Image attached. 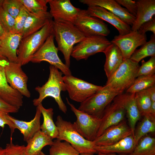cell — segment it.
<instances>
[{
  "instance_id": "6da1fadb",
  "label": "cell",
  "mask_w": 155,
  "mask_h": 155,
  "mask_svg": "<svg viewBox=\"0 0 155 155\" xmlns=\"http://www.w3.org/2000/svg\"><path fill=\"white\" fill-rule=\"evenodd\" d=\"M53 34L58 49L63 55L65 64L69 68L70 57L74 45L86 37L74 24L64 21H53Z\"/></svg>"
},
{
  "instance_id": "7a4b0ae2",
  "label": "cell",
  "mask_w": 155,
  "mask_h": 155,
  "mask_svg": "<svg viewBox=\"0 0 155 155\" xmlns=\"http://www.w3.org/2000/svg\"><path fill=\"white\" fill-rule=\"evenodd\" d=\"M49 78L46 82L42 86H38L35 88L38 93L39 96L33 100V104L37 106L42 103L46 97H51L57 104L59 109L65 114L67 111V107L60 94L61 91H66L63 80V74L57 68L51 65L49 66Z\"/></svg>"
},
{
  "instance_id": "3957f363",
  "label": "cell",
  "mask_w": 155,
  "mask_h": 155,
  "mask_svg": "<svg viewBox=\"0 0 155 155\" xmlns=\"http://www.w3.org/2000/svg\"><path fill=\"white\" fill-rule=\"evenodd\" d=\"M53 27L52 19L39 31L22 38L17 50L18 63L22 66L30 62L33 55L53 33Z\"/></svg>"
},
{
  "instance_id": "277c9868",
  "label": "cell",
  "mask_w": 155,
  "mask_h": 155,
  "mask_svg": "<svg viewBox=\"0 0 155 155\" xmlns=\"http://www.w3.org/2000/svg\"><path fill=\"white\" fill-rule=\"evenodd\" d=\"M58 131L57 138L69 143L80 154L97 153L94 142L85 139L77 131L73 123L63 119L58 115L55 123Z\"/></svg>"
},
{
  "instance_id": "5b68a950",
  "label": "cell",
  "mask_w": 155,
  "mask_h": 155,
  "mask_svg": "<svg viewBox=\"0 0 155 155\" xmlns=\"http://www.w3.org/2000/svg\"><path fill=\"white\" fill-rule=\"evenodd\" d=\"M139 63L129 59H123L118 68L108 79L105 85L110 90L123 93L133 84L140 67Z\"/></svg>"
},
{
  "instance_id": "8992f818",
  "label": "cell",
  "mask_w": 155,
  "mask_h": 155,
  "mask_svg": "<svg viewBox=\"0 0 155 155\" xmlns=\"http://www.w3.org/2000/svg\"><path fill=\"white\" fill-rule=\"evenodd\" d=\"M119 94L104 85L96 93L80 103L79 110L101 119L106 107Z\"/></svg>"
},
{
  "instance_id": "52a82bcc",
  "label": "cell",
  "mask_w": 155,
  "mask_h": 155,
  "mask_svg": "<svg viewBox=\"0 0 155 155\" xmlns=\"http://www.w3.org/2000/svg\"><path fill=\"white\" fill-rule=\"evenodd\" d=\"M54 38L53 33L50 35L33 55L30 62L40 63L43 61H46L59 69L64 75H72L69 68L62 62L58 55L59 50L55 44Z\"/></svg>"
},
{
  "instance_id": "ba28073f",
  "label": "cell",
  "mask_w": 155,
  "mask_h": 155,
  "mask_svg": "<svg viewBox=\"0 0 155 155\" xmlns=\"http://www.w3.org/2000/svg\"><path fill=\"white\" fill-rule=\"evenodd\" d=\"M67 104L76 117L73 124L78 133L86 140L94 141L97 137L101 123V119L97 118L77 109L67 98Z\"/></svg>"
},
{
  "instance_id": "9c48e42d",
  "label": "cell",
  "mask_w": 155,
  "mask_h": 155,
  "mask_svg": "<svg viewBox=\"0 0 155 155\" xmlns=\"http://www.w3.org/2000/svg\"><path fill=\"white\" fill-rule=\"evenodd\" d=\"M111 42L105 37L94 36L86 37L74 46L71 56L77 61L86 60L97 53H103Z\"/></svg>"
},
{
  "instance_id": "30bf717a",
  "label": "cell",
  "mask_w": 155,
  "mask_h": 155,
  "mask_svg": "<svg viewBox=\"0 0 155 155\" xmlns=\"http://www.w3.org/2000/svg\"><path fill=\"white\" fill-rule=\"evenodd\" d=\"M63 78L69 98L80 103L96 93L102 87L72 75H64Z\"/></svg>"
},
{
  "instance_id": "8fae6325",
  "label": "cell",
  "mask_w": 155,
  "mask_h": 155,
  "mask_svg": "<svg viewBox=\"0 0 155 155\" xmlns=\"http://www.w3.org/2000/svg\"><path fill=\"white\" fill-rule=\"evenodd\" d=\"M74 24L86 37H106L110 32L107 25L100 19L89 15L86 10H81Z\"/></svg>"
},
{
  "instance_id": "7c38bea8",
  "label": "cell",
  "mask_w": 155,
  "mask_h": 155,
  "mask_svg": "<svg viewBox=\"0 0 155 155\" xmlns=\"http://www.w3.org/2000/svg\"><path fill=\"white\" fill-rule=\"evenodd\" d=\"M126 113L122 94H121L115 97L105 109L101 118V123L97 137L100 135L109 127L124 120Z\"/></svg>"
},
{
  "instance_id": "4fadbf2b",
  "label": "cell",
  "mask_w": 155,
  "mask_h": 155,
  "mask_svg": "<svg viewBox=\"0 0 155 155\" xmlns=\"http://www.w3.org/2000/svg\"><path fill=\"white\" fill-rule=\"evenodd\" d=\"M147 40L146 34L131 31L125 35L115 36L111 42L119 48L123 59H129L136 48L145 44Z\"/></svg>"
},
{
  "instance_id": "5bb4252c",
  "label": "cell",
  "mask_w": 155,
  "mask_h": 155,
  "mask_svg": "<svg viewBox=\"0 0 155 155\" xmlns=\"http://www.w3.org/2000/svg\"><path fill=\"white\" fill-rule=\"evenodd\" d=\"M22 66L18 63L9 61L5 68L6 78L12 88L23 96L29 98L31 94L27 88L28 77L22 70Z\"/></svg>"
},
{
  "instance_id": "9a60e30c",
  "label": "cell",
  "mask_w": 155,
  "mask_h": 155,
  "mask_svg": "<svg viewBox=\"0 0 155 155\" xmlns=\"http://www.w3.org/2000/svg\"><path fill=\"white\" fill-rule=\"evenodd\" d=\"M49 12L55 22L64 21L74 24L81 9L73 6L69 0H48Z\"/></svg>"
},
{
  "instance_id": "2e32d148",
  "label": "cell",
  "mask_w": 155,
  "mask_h": 155,
  "mask_svg": "<svg viewBox=\"0 0 155 155\" xmlns=\"http://www.w3.org/2000/svg\"><path fill=\"white\" fill-rule=\"evenodd\" d=\"M131 135H132V131L126 121L123 120L108 128L93 141L96 146L110 145Z\"/></svg>"
},
{
  "instance_id": "e0dca14e",
  "label": "cell",
  "mask_w": 155,
  "mask_h": 155,
  "mask_svg": "<svg viewBox=\"0 0 155 155\" xmlns=\"http://www.w3.org/2000/svg\"><path fill=\"white\" fill-rule=\"evenodd\" d=\"M9 61L0 54V96L8 104L19 109L23 104V96L12 88L6 80L5 67Z\"/></svg>"
},
{
  "instance_id": "ac0fdd59",
  "label": "cell",
  "mask_w": 155,
  "mask_h": 155,
  "mask_svg": "<svg viewBox=\"0 0 155 155\" xmlns=\"http://www.w3.org/2000/svg\"><path fill=\"white\" fill-rule=\"evenodd\" d=\"M86 10L89 15L105 21L112 25L118 30L120 35H125L131 31V26L103 7L96 6H89Z\"/></svg>"
},
{
  "instance_id": "d6986e66",
  "label": "cell",
  "mask_w": 155,
  "mask_h": 155,
  "mask_svg": "<svg viewBox=\"0 0 155 155\" xmlns=\"http://www.w3.org/2000/svg\"><path fill=\"white\" fill-rule=\"evenodd\" d=\"M88 6H96L103 7L120 18L128 25L132 26L135 16L130 14L115 0H80Z\"/></svg>"
},
{
  "instance_id": "ffe728a7",
  "label": "cell",
  "mask_w": 155,
  "mask_h": 155,
  "mask_svg": "<svg viewBox=\"0 0 155 155\" xmlns=\"http://www.w3.org/2000/svg\"><path fill=\"white\" fill-rule=\"evenodd\" d=\"M22 38L21 34L6 32L0 38V54L10 62L18 63L17 50Z\"/></svg>"
},
{
  "instance_id": "44dd1931",
  "label": "cell",
  "mask_w": 155,
  "mask_h": 155,
  "mask_svg": "<svg viewBox=\"0 0 155 155\" xmlns=\"http://www.w3.org/2000/svg\"><path fill=\"white\" fill-rule=\"evenodd\" d=\"M41 115V112L37 106L34 117L30 121L18 120L10 116L9 114L8 115V118L13 123L16 129L20 131L23 135L24 140L27 142L40 130Z\"/></svg>"
},
{
  "instance_id": "7402d4cb",
  "label": "cell",
  "mask_w": 155,
  "mask_h": 155,
  "mask_svg": "<svg viewBox=\"0 0 155 155\" xmlns=\"http://www.w3.org/2000/svg\"><path fill=\"white\" fill-rule=\"evenodd\" d=\"M136 3L135 19L131 27L133 31H138L143 24L151 20L155 14V0H139Z\"/></svg>"
},
{
  "instance_id": "603a6c76",
  "label": "cell",
  "mask_w": 155,
  "mask_h": 155,
  "mask_svg": "<svg viewBox=\"0 0 155 155\" xmlns=\"http://www.w3.org/2000/svg\"><path fill=\"white\" fill-rule=\"evenodd\" d=\"M136 145L133 136L131 135L113 144L106 146H96L95 149L97 153L130 154Z\"/></svg>"
},
{
  "instance_id": "cb8c5ba5",
  "label": "cell",
  "mask_w": 155,
  "mask_h": 155,
  "mask_svg": "<svg viewBox=\"0 0 155 155\" xmlns=\"http://www.w3.org/2000/svg\"><path fill=\"white\" fill-rule=\"evenodd\" d=\"M103 53L106 56L104 69L107 79L115 72L123 60L122 53L119 48L112 43Z\"/></svg>"
},
{
  "instance_id": "d4e9b609",
  "label": "cell",
  "mask_w": 155,
  "mask_h": 155,
  "mask_svg": "<svg viewBox=\"0 0 155 155\" xmlns=\"http://www.w3.org/2000/svg\"><path fill=\"white\" fill-rule=\"evenodd\" d=\"M52 19L49 12L47 11L38 14L30 12L21 34L22 38L39 31Z\"/></svg>"
},
{
  "instance_id": "484cf974",
  "label": "cell",
  "mask_w": 155,
  "mask_h": 155,
  "mask_svg": "<svg viewBox=\"0 0 155 155\" xmlns=\"http://www.w3.org/2000/svg\"><path fill=\"white\" fill-rule=\"evenodd\" d=\"M123 103L128 119L129 127L134 136L135 125L141 116L136 102L135 93L122 94Z\"/></svg>"
},
{
  "instance_id": "4316f807",
  "label": "cell",
  "mask_w": 155,
  "mask_h": 155,
  "mask_svg": "<svg viewBox=\"0 0 155 155\" xmlns=\"http://www.w3.org/2000/svg\"><path fill=\"white\" fill-rule=\"evenodd\" d=\"M37 106L43 118V123L40 126V131L52 140L57 139L58 135V131L53 120V108H46L43 106L42 103L40 104Z\"/></svg>"
},
{
  "instance_id": "83f0119b",
  "label": "cell",
  "mask_w": 155,
  "mask_h": 155,
  "mask_svg": "<svg viewBox=\"0 0 155 155\" xmlns=\"http://www.w3.org/2000/svg\"><path fill=\"white\" fill-rule=\"evenodd\" d=\"M53 142L51 138L40 130L26 142V155H35L41 152L45 146L47 145L51 146Z\"/></svg>"
},
{
  "instance_id": "f1b7e54d",
  "label": "cell",
  "mask_w": 155,
  "mask_h": 155,
  "mask_svg": "<svg viewBox=\"0 0 155 155\" xmlns=\"http://www.w3.org/2000/svg\"><path fill=\"white\" fill-rule=\"evenodd\" d=\"M155 56V35H151L149 41L146 42L138 49H136L130 59L139 63L144 58Z\"/></svg>"
},
{
  "instance_id": "f546056e",
  "label": "cell",
  "mask_w": 155,
  "mask_h": 155,
  "mask_svg": "<svg viewBox=\"0 0 155 155\" xmlns=\"http://www.w3.org/2000/svg\"><path fill=\"white\" fill-rule=\"evenodd\" d=\"M130 155H155V138L145 135L138 141Z\"/></svg>"
},
{
  "instance_id": "4dcf8cb0",
  "label": "cell",
  "mask_w": 155,
  "mask_h": 155,
  "mask_svg": "<svg viewBox=\"0 0 155 155\" xmlns=\"http://www.w3.org/2000/svg\"><path fill=\"white\" fill-rule=\"evenodd\" d=\"M49 149V155H80V154L69 142L56 139Z\"/></svg>"
},
{
  "instance_id": "1f68e13d",
  "label": "cell",
  "mask_w": 155,
  "mask_h": 155,
  "mask_svg": "<svg viewBox=\"0 0 155 155\" xmlns=\"http://www.w3.org/2000/svg\"><path fill=\"white\" fill-rule=\"evenodd\" d=\"M155 86V74L151 76H141L137 77L126 92L135 93Z\"/></svg>"
},
{
  "instance_id": "d6a6232c",
  "label": "cell",
  "mask_w": 155,
  "mask_h": 155,
  "mask_svg": "<svg viewBox=\"0 0 155 155\" xmlns=\"http://www.w3.org/2000/svg\"><path fill=\"white\" fill-rule=\"evenodd\" d=\"M135 98L141 116L150 117L155 120L150 114L152 101L146 90L135 93Z\"/></svg>"
},
{
  "instance_id": "836d02e7",
  "label": "cell",
  "mask_w": 155,
  "mask_h": 155,
  "mask_svg": "<svg viewBox=\"0 0 155 155\" xmlns=\"http://www.w3.org/2000/svg\"><path fill=\"white\" fill-rule=\"evenodd\" d=\"M155 131V120L150 117H144L134 132L133 137L137 144L142 137Z\"/></svg>"
},
{
  "instance_id": "e575fe53",
  "label": "cell",
  "mask_w": 155,
  "mask_h": 155,
  "mask_svg": "<svg viewBox=\"0 0 155 155\" xmlns=\"http://www.w3.org/2000/svg\"><path fill=\"white\" fill-rule=\"evenodd\" d=\"M29 12L38 14L47 11L48 0H20Z\"/></svg>"
},
{
  "instance_id": "d590c367",
  "label": "cell",
  "mask_w": 155,
  "mask_h": 155,
  "mask_svg": "<svg viewBox=\"0 0 155 155\" xmlns=\"http://www.w3.org/2000/svg\"><path fill=\"white\" fill-rule=\"evenodd\" d=\"M23 6L20 0H3L2 5L3 8L15 19Z\"/></svg>"
},
{
  "instance_id": "8d00e7d4",
  "label": "cell",
  "mask_w": 155,
  "mask_h": 155,
  "mask_svg": "<svg viewBox=\"0 0 155 155\" xmlns=\"http://www.w3.org/2000/svg\"><path fill=\"white\" fill-rule=\"evenodd\" d=\"M141 63V65L140 66L137 73V77L141 76H151L155 74V56L151 57L147 61L142 59Z\"/></svg>"
},
{
  "instance_id": "74e56055",
  "label": "cell",
  "mask_w": 155,
  "mask_h": 155,
  "mask_svg": "<svg viewBox=\"0 0 155 155\" xmlns=\"http://www.w3.org/2000/svg\"><path fill=\"white\" fill-rule=\"evenodd\" d=\"M15 19L0 7V24L5 32H11L14 28Z\"/></svg>"
},
{
  "instance_id": "f35d334b",
  "label": "cell",
  "mask_w": 155,
  "mask_h": 155,
  "mask_svg": "<svg viewBox=\"0 0 155 155\" xmlns=\"http://www.w3.org/2000/svg\"><path fill=\"white\" fill-rule=\"evenodd\" d=\"M30 12L24 5L17 16L15 18V23L12 33L22 34L27 17Z\"/></svg>"
},
{
  "instance_id": "ab89813d",
  "label": "cell",
  "mask_w": 155,
  "mask_h": 155,
  "mask_svg": "<svg viewBox=\"0 0 155 155\" xmlns=\"http://www.w3.org/2000/svg\"><path fill=\"white\" fill-rule=\"evenodd\" d=\"M5 149L6 155H26V146L15 145L12 139H10L9 143L6 144Z\"/></svg>"
},
{
  "instance_id": "60d3db41",
  "label": "cell",
  "mask_w": 155,
  "mask_h": 155,
  "mask_svg": "<svg viewBox=\"0 0 155 155\" xmlns=\"http://www.w3.org/2000/svg\"><path fill=\"white\" fill-rule=\"evenodd\" d=\"M121 5L125 7L131 14L135 16L137 9L136 1L132 0H115Z\"/></svg>"
},
{
  "instance_id": "b9f144b4",
  "label": "cell",
  "mask_w": 155,
  "mask_h": 155,
  "mask_svg": "<svg viewBox=\"0 0 155 155\" xmlns=\"http://www.w3.org/2000/svg\"><path fill=\"white\" fill-rule=\"evenodd\" d=\"M9 113L0 111V127L4 128L5 125H8L11 131V138L16 129L12 121L8 118Z\"/></svg>"
},
{
  "instance_id": "7bdbcfd3",
  "label": "cell",
  "mask_w": 155,
  "mask_h": 155,
  "mask_svg": "<svg viewBox=\"0 0 155 155\" xmlns=\"http://www.w3.org/2000/svg\"><path fill=\"white\" fill-rule=\"evenodd\" d=\"M138 31L143 34H146L147 32L150 31L155 35V17H154L151 20L143 24Z\"/></svg>"
},
{
  "instance_id": "ee69618b",
  "label": "cell",
  "mask_w": 155,
  "mask_h": 155,
  "mask_svg": "<svg viewBox=\"0 0 155 155\" xmlns=\"http://www.w3.org/2000/svg\"><path fill=\"white\" fill-rule=\"evenodd\" d=\"M19 108L6 102L0 96V111L9 113H17Z\"/></svg>"
},
{
  "instance_id": "f6af8a7d",
  "label": "cell",
  "mask_w": 155,
  "mask_h": 155,
  "mask_svg": "<svg viewBox=\"0 0 155 155\" xmlns=\"http://www.w3.org/2000/svg\"><path fill=\"white\" fill-rule=\"evenodd\" d=\"M152 102H155V86L146 89Z\"/></svg>"
},
{
  "instance_id": "bcb514c9",
  "label": "cell",
  "mask_w": 155,
  "mask_h": 155,
  "mask_svg": "<svg viewBox=\"0 0 155 155\" xmlns=\"http://www.w3.org/2000/svg\"><path fill=\"white\" fill-rule=\"evenodd\" d=\"M150 114L152 117L155 119V102H152L150 108Z\"/></svg>"
},
{
  "instance_id": "7dc6e473",
  "label": "cell",
  "mask_w": 155,
  "mask_h": 155,
  "mask_svg": "<svg viewBox=\"0 0 155 155\" xmlns=\"http://www.w3.org/2000/svg\"><path fill=\"white\" fill-rule=\"evenodd\" d=\"M97 154V155H130L129 154H117L115 153L103 154L100 153H98Z\"/></svg>"
},
{
  "instance_id": "c3c4849f",
  "label": "cell",
  "mask_w": 155,
  "mask_h": 155,
  "mask_svg": "<svg viewBox=\"0 0 155 155\" xmlns=\"http://www.w3.org/2000/svg\"><path fill=\"white\" fill-rule=\"evenodd\" d=\"M5 33L0 24V38Z\"/></svg>"
},
{
  "instance_id": "681fc988",
  "label": "cell",
  "mask_w": 155,
  "mask_h": 155,
  "mask_svg": "<svg viewBox=\"0 0 155 155\" xmlns=\"http://www.w3.org/2000/svg\"><path fill=\"white\" fill-rule=\"evenodd\" d=\"M0 155H6L5 148L0 147Z\"/></svg>"
},
{
  "instance_id": "f907efd6",
  "label": "cell",
  "mask_w": 155,
  "mask_h": 155,
  "mask_svg": "<svg viewBox=\"0 0 155 155\" xmlns=\"http://www.w3.org/2000/svg\"><path fill=\"white\" fill-rule=\"evenodd\" d=\"M34 155H46L42 151Z\"/></svg>"
},
{
  "instance_id": "816d5d0a",
  "label": "cell",
  "mask_w": 155,
  "mask_h": 155,
  "mask_svg": "<svg viewBox=\"0 0 155 155\" xmlns=\"http://www.w3.org/2000/svg\"><path fill=\"white\" fill-rule=\"evenodd\" d=\"M80 155H94V154L89 153H83L80 154Z\"/></svg>"
},
{
  "instance_id": "f5cc1de1",
  "label": "cell",
  "mask_w": 155,
  "mask_h": 155,
  "mask_svg": "<svg viewBox=\"0 0 155 155\" xmlns=\"http://www.w3.org/2000/svg\"><path fill=\"white\" fill-rule=\"evenodd\" d=\"M3 0H0V7L2 6V5Z\"/></svg>"
},
{
  "instance_id": "db71d44e",
  "label": "cell",
  "mask_w": 155,
  "mask_h": 155,
  "mask_svg": "<svg viewBox=\"0 0 155 155\" xmlns=\"http://www.w3.org/2000/svg\"><path fill=\"white\" fill-rule=\"evenodd\" d=\"M0 43H1V38H0Z\"/></svg>"
}]
</instances>
